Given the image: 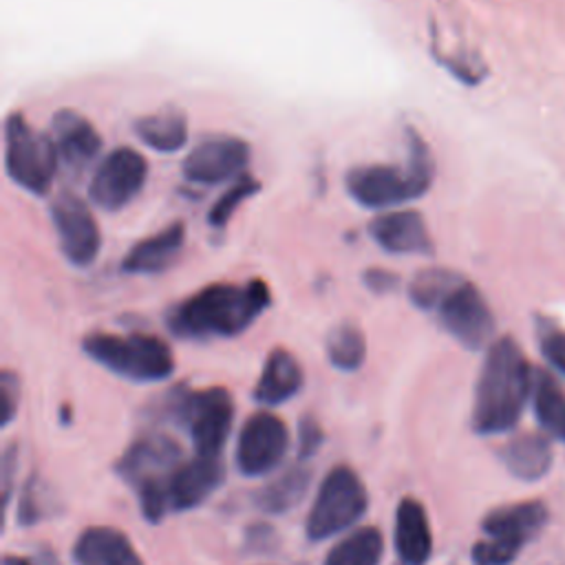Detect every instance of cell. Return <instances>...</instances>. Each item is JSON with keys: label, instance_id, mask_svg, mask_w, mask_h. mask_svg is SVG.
Returning a JSON list of instances; mask_svg holds the SVG:
<instances>
[{"label": "cell", "instance_id": "cell-1", "mask_svg": "<svg viewBox=\"0 0 565 565\" xmlns=\"http://www.w3.org/2000/svg\"><path fill=\"white\" fill-rule=\"evenodd\" d=\"M271 305L265 280L214 282L172 305L166 313L170 333L185 340L234 338Z\"/></svg>", "mask_w": 565, "mask_h": 565}, {"label": "cell", "instance_id": "cell-2", "mask_svg": "<svg viewBox=\"0 0 565 565\" xmlns=\"http://www.w3.org/2000/svg\"><path fill=\"white\" fill-rule=\"evenodd\" d=\"M532 382L534 371L519 344L508 335L494 340L475 386L470 419L475 433L501 435L512 430L532 393Z\"/></svg>", "mask_w": 565, "mask_h": 565}, {"label": "cell", "instance_id": "cell-3", "mask_svg": "<svg viewBox=\"0 0 565 565\" xmlns=\"http://www.w3.org/2000/svg\"><path fill=\"white\" fill-rule=\"evenodd\" d=\"M408 298L422 311H435L439 324L466 349H481L494 333V316L481 291L461 274L428 267L408 285Z\"/></svg>", "mask_w": 565, "mask_h": 565}, {"label": "cell", "instance_id": "cell-4", "mask_svg": "<svg viewBox=\"0 0 565 565\" xmlns=\"http://www.w3.org/2000/svg\"><path fill=\"white\" fill-rule=\"evenodd\" d=\"M404 137L408 141V157L404 163L360 166L347 174V190L362 207H391L428 192L435 177L433 154L413 128H408Z\"/></svg>", "mask_w": 565, "mask_h": 565}, {"label": "cell", "instance_id": "cell-5", "mask_svg": "<svg viewBox=\"0 0 565 565\" xmlns=\"http://www.w3.org/2000/svg\"><path fill=\"white\" fill-rule=\"evenodd\" d=\"M82 351L99 366L124 380L148 384L174 373V355L166 340L152 333L95 331L82 340Z\"/></svg>", "mask_w": 565, "mask_h": 565}, {"label": "cell", "instance_id": "cell-6", "mask_svg": "<svg viewBox=\"0 0 565 565\" xmlns=\"http://www.w3.org/2000/svg\"><path fill=\"white\" fill-rule=\"evenodd\" d=\"M159 413L188 430L196 455L221 457L234 422V402L223 386H174L161 399Z\"/></svg>", "mask_w": 565, "mask_h": 565}, {"label": "cell", "instance_id": "cell-7", "mask_svg": "<svg viewBox=\"0 0 565 565\" xmlns=\"http://www.w3.org/2000/svg\"><path fill=\"white\" fill-rule=\"evenodd\" d=\"M366 508L369 492L360 475L351 466H333L318 486L305 521V534L313 543L327 541L358 523Z\"/></svg>", "mask_w": 565, "mask_h": 565}, {"label": "cell", "instance_id": "cell-8", "mask_svg": "<svg viewBox=\"0 0 565 565\" xmlns=\"http://www.w3.org/2000/svg\"><path fill=\"white\" fill-rule=\"evenodd\" d=\"M547 521L541 501H521L494 508L481 521L483 539L472 545V565H510L521 547L534 539Z\"/></svg>", "mask_w": 565, "mask_h": 565}, {"label": "cell", "instance_id": "cell-9", "mask_svg": "<svg viewBox=\"0 0 565 565\" xmlns=\"http://www.w3.org/2000/svg\"><path fill=\"white\" fill-rule=\"evenodd\" d=\"M57 150L49 135L31 128L22 113H11L4 121V168L9 179L31 194H46L55 170Z\"/></svg>", "mask_w": 565, "mask_h": 565}, {"label": "cell", "instance_id": "cell-10", "mask_svg": "<svg viewBox=\"0 0 565 565\" xmlns=\"http://www.w3.org/2000/svg\"><path fill=\"white\" fill-rule=\"evenodd\" d=\"M181 463L183 450L170 435L146 433L121 452L115 472L137 492L143 486H168Z\"/></svg>", "mask_w": 565, "mask_h": 565}, {"label": "cell", "instance_id": "cell-11", "mask_svg": "<svg viewBox=\"0 0 565 565\" xmlns=\"http://www.w3.org/2000/svg\"><path fill=\"white\" fill-rule=\"evenodd\" d=\"M148 161L135 148L119 146L110 150L95 168L88 185V196L102 210L115 212L128 205L143 188Z\"/></svg>", "mask_w": 565, "mask_h": 565}, {"label": "cell", "instance_id": "cell-12", "mask_svg": "<svg viewBox=\"0 0 565 565\" xmlns=\"http://www.w3.org/2000/svg\"><path fill=\"white\" fill-rule=\"evenodd\" d=\"M289 450L287 424L267 411L249 415L236 439V468L245 477H263L280 466Z\"/></svg>", "mask_w": 565, "mask_h": 565}, {"label": "cell", "instance_id": "cell-13", "mask_svg": "<svg viewBox=\"0 0 565 565\" xmlns=\"http://www.w3.org/2000/svg\"><path fill=\"white\" fill-rule=\"evenodd\" d=\"M51 221L64 258L75 267L93 265L102 234L88 205L73 192H60L51 203Z\"/></svg>", "mask_w": 565, "mask_h": 565}, {"label": "cell", "instance_id": "cell-14", "mask_svg": "<svg viewBox=\"0 0 565 565\" xmlns=\"http://www.w3.org/2000/svg\"><path fill=\"white\" fill-rule=\"evenodd\" d=\"M249 161V143L234 135H212L183 159V177L192 183L214 185L236 177Z\"/></svg>", "mask_w": 565, "mask_h": 565}, {"label": "cell", "instance_id": "cell-15", "mask_svg": "<svg viewBox=\"0 0 565 565\" xmlns=\"http://www.w3.org/2000/svg\"><path fill=\"white\" fill-rule=\"evenodd\" d=\"M225 481V463L221 457H203L196 455L190 461H183L168 483L170 510L172 512H188L199 508L203 501L210 499Z\"/></svg>", "mask_w": 565, "mask_h": 565}, {"label": "cell", "instance_id": "cell-16", "mask_svg": "<svg viewBox=\"0 0 565 565\" xmlns=\"http://www.w3.org/2000/svg\"><path fill=\"white\" fill-rule=\"evenodd\" d=\"M373 241L391 254H430L433 238L417 210H397L377 216L369 225Z\"/></svg>", "mask_w": 565, "mask_h": 565}, {"label": "cell", "instance_id": "cell-17", "mask_svg": "<svg viewBox=\"0 0 565 565\" xmlns=\"http://www.w3.org/2000/svg\"><path fill=\"white\" fill-rule=\"evenodd\" d=\"M393 545L402 565H426L433 554L428 512L415 497H404L395 508Z\"/></svg>", "mask_w": 565, "mask_h": 565}, {"label": "cell", "instance_id": "cell-18", "mask_svg": "<svg viewBox=\"0 0 565 565\" xmlns=\"http://www.w3.org/2000/svg\"><path fill=\"white\" fill-rule=\"evenodd\" d=\"M71 556L75 565H143L132 541L110 525L84 527L73 543Z\"/></svg>", "mask_w": 565, "mask_h": 565}, {"label": "cell", "instance_id": "cell-19", "mask_svg": "<svg viewBox=\"0 0 565 565\" xmlns=\"http://www.w3.org/2000/svg\"><path fill=\"white\" fill-rule=\"evenodd\" d=\"M51 139L55 143L57 157L71 168H82L102 148V137L95 126L86 117L68 108H62L53 115Z\"/></svg>", "mask_w": 565, "mask_h": 565}, {"label": "cell", "instance_id": "cell-20", "mask_svg": "<svg viewBox=\"0 0 565 565\" xmlns=\"http://www.w3.org/2000/svg\"><path fill=\"white\" fill-rule=\"evenodd\" d=\"M185 243V225L172 221L161 232L137 241L121 260L126 274H161L179 258Z\"/></svg>", "mask_w": 565, "mask_h": 565}, {"label": "cell", "instance_id": "cell-21", "mask_svg": "<svg viewBox=\"0 0 565 565\" xmlns=\"http://www.w3.org/2000/svg\"><path fill=\"white\" fill-rule=\"evenodd\" d=\"M302 384L305 373L296 355L282 347H276L269 351L252 395L263 406H278L298 395Z\"/></svg>", "mask_w": 565, "mask_h": 565}, {"label": "cell", "instance_id": "cell-22", "mask_svg": "<svg viewBox=\"0 0 565 565\" xmlns=\"http://www.w3.org/2000/svg\"><path fill=\"white\" fill-rule=\"evenodd\" d=\"M499 457L510 475L523 481L541 479L552 463V450L545 437L534 433H523L510 439L501 450Z\"/></svg>", "mask_w": 565, "mask_h": 565}, {"label": "cell", "instance_id": "cell-23", "mask_svg": "<svg viewBox=\"0 0 565 565\" xmlns=\"http://www.w3.org/2000/svg\"><path fill=\"white\" fill-rule=\"evenodd\" d=\"M309 486L311 470L300 463L291 466L254 492V505L265 514H287L305 499Z\"/></svg>", "mask_w": 565, "mask_h": 565}, {"label": "cell", "instance_id": "cell-24", "mask_svg": "<svg viewBox=\"0 0 565 565\" xmlns=\"http://www.w3.org/2000/svg\"><path fill=\"white\" fill-rule=\"evenodd\" d=\"M137 137L157 152H177L188 141V119L179 108H163L135 124Z\"/></svg>", "mask_w": 565, "mask_h": 565}, {"label": "cell", "instance_id": "cell-25", "mask_svg": "<svg viewBox=\"0 0 565 565\" xmlns=\"http://www.w3.org/2000/svg\"><path fill=\"white\" fill-rule=\"evenodd\" d=\"M384 558V534L375 525H364L338 541L322 565H380Z\"/></svg>", "mask_w": 565, "mask_h": 565}, {"label": "cell", "instance_id": "cell-26", "mask_svg": "<svg viewBox=\"0 0 565 565\" xmlns=\"http://www.w3.org/2000/svg\"><path fill=\"white\" fill-rule=\"evenodd\" d=\"M532 399L539 424L552 437L565 441V393L547 371H534Z\"/></svg>", "mask_w": 565, "mask_h": 565}, {"label": "cell", "instance_id": "cell-27", "mask_svg": "<svg viewBox=\"0 0 565 565\" xmlns=\"http://www.w3.org/2000/svg\"><path fill=\"white\" fill-rule=\"evenodd\" d=\"M324 351L331 366L342 373H353L366 360V338L358 324L340 322L327 333Z\"/></svg>", "mask_w": 565, "mask_h": 565}, {"label": "cell", "instance_id": "cell-28", "mask_svg": "<svg viewBox=\"0 0 565 565\" xmlns=\"http://www.w3.org/2000/svg\"><path fill=\"white\" fill-rule=\"evenodd\" d=\"M55 510L57 505H55V497L51 494V488L38 472H33L22 486L18 508H15V523L20 527H31L49 519Z\"/></svg>", "mask_w": 565, "mask_h": 565}, {"label": "cell", "instance_id": "cell-29", "mask_svg": "<svg viewBox=\"0 0 565 565\" xmlns=\"http://www.w3.org/2000/svg\"><path fill=\"white\" fill-rule=\"evenodd\" d=\"M260 190V181L252 174H238L236 181L216 199L212 210L207 212V223L212 227H223L232 218V214L241 207L243 201L254 196Z\"/></svg>", "mask_w": 565, "mask_h": 565}, {"label": "cell", "instance_id": "cell-30", "mask_svg": "<svg viewBox=\"0 0 565 565\" xmlns=\"http://www.w3.org/2000/svg\"><path fill=\"white\" fill-rule=\"evenodd\" d=\"M324 441V430L313 415H302L298 422V459H311Z\"/></svg>", "mask_w": 565, "mask_h": 565}, {"label": "cell", "instance_id": "cell-31", "mask_svg": "<svg viewBox=\"0 0 565 565\" xmlns=\"http://www.w3.org/2000/svg\"><path fill=\"white\" fill-rule=\"evenodd\" d=\"M539 342L545 360L565 375V329L543 324L539 329Z\"/></svg>", "mask_w": 565, "mask_h": 565}, {"label": "cell", "instance_id": "cell-32", "mask_svg": "<svg viewBox=\"0 0 565 565\" xmlns=\"http://www.w3.org/2000/svg\"><path fill=\"white\" fill-rule=\"evenodd\" d=\"M18 404H20V380L13 371L4 369L0 375V406H2L0 424L2 426H9L13 422V417L18 415Z\"/></svg>", "mask_w": 565, "mask_h": 565}, {"label": "cell", "instance_id": "cell-33", "mask_svg": "<svg viewBox=\"0 0 565 565\" xmlns=\"http://www.w3.org/2000/svg\"><path fill=\"white\" fill-rule=\"evenodd\" d=\"M245 550L249 554H269L278 545V534L267 523H252L245 527Z\"/></svg>", "mask_w": 565, "mask_h": 565}, {"label": "cell", "instance_id": "cell-34", "mask_svg": "<svg viewBox=\"0 0 565 565\" xmlns=\"http://www.w3.org/2000/svg\"><path fill=\"white\" fill-rule=\"evenodd\" d=\"M18 472V446L9 444L2 452V494H4V508L9 505L11 499V488H13V477Z\"/></svg>", "mask_w": 565, "mask_h": 565}, {"label": "cell", "instance_id": "cell-35", "mask_svg": "<svg viewBox=\"0 0 565 565\" xmlns=\"http://www.w3.org/2000/svg\"><path fill=\"white\" fill-rule=\"evenodd\" d=\"M364 282H366L369 289H373L377 294H386L399 282V278L393 271H386V269H366L364 271Z\"/></svg>", "mask_w": 565, "mask_h": 565}, {"label": "cell", "instance_id": "cell-36", "mask_svg": "<svg viewBox=\"0 0 565 565\" xmlns=\"http://www.w3.org/2000/svg\"><path fill=\"white\" fill-rule=\"evenodd\" d=\"M2 565H33V561H29L24 556H18V554H7Z\"/></svg>", "mask_w": 565, "mask_h": 565}]
</instances>
